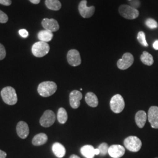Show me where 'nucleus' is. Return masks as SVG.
Wrapping results in <instances>:
<instances>
[{
  "label": "nucleus",
  "mask_w": 158,
  "mask_h": 158,
  "mask_svg": "<svg viewBox=\"0 0 158 158\" xmlns=\"http://www.w3.org/2000/svg\"><path fill=\"white\" fill-rule=\"evenodd\" d=\"M95 149L90 145H87L81 147L80 149V152L81 155L85 158H94Z\"/></svg>",
  "instance_id": "18"
},
{
  "label": "nucleus",
  "mask_w": 158,
  "mask_h": 158,
  "mask_svg": "<svg viewBox=\"0 0 158 158\" xmlns=\"http://www.w3.org/2000/svg\"><path fill=\"white\" fill-rule=\"evenodd\" d=\"M19 34L23 37V38H27L28 36V32L26 29H20L19 31Z\"/></svg>",
  "instance_id": "30"
},
{
  "label": "nucleus",
  "mask_w": 158,
  "mask_h": 158,
  "mask_svg": "<svg viewBox=\"0 0 158 158\" xmlns=\"http://www.w3.org/2000/svg\"><path fill=\"white\" fill-rule=\"evenodd\" d=\"M29 1L34 4H38L40 1V0H29Z\"/></svg>",
  "instance_id": "34"
},
{
  "label": "nucleus",
  "mask_w": 158,
  "mask_h": 158,
  "mask_svg": "<svg viewBox=\"0 0 158 158\" xmlns=\"http://www.w3.org/2000/svg\"><path fill=\"white\" fill-rule=\"evenodd\" d=\"M125 152L124 147L120 145H113L109 147L108 154L113 158H119L122 157Z\"/></svg>",
  "instance_id": "13"
},
{
  "label": "nucleus",
  "mask_w": 158,
  "mask_h": 158,
  "mask_svg": "<svg viewBox=\"0 0 158 158\" xmlns=\"http://www.w3.org/2000/svg\"><path fill=\"white\" fill-rule=\"evenodd\" d=\"M50 50V46L47 42L40 41L35 43L32 47V52L34 56L42 57L46 55Z\"/></svg>",
  "instance_id": "3"
},
{
  "label": "nucleus",
  "mask_w": 158,
  "mask_h": 158,
  "mask_svg": "<svg viewBox=\"0 0 158 158\" xmlns=\"http://www.w3.org/2000/svg\"><path fill=\"white\" fill-rule=\"evenodd\" d=\"M124 107L125 102L123 97L118 94L113 96L110 101V108L113 112L116 114L121 113Z\"/></svg>",
  "instance_id": "6"
},
{
  "label": "nucleus",
  "mask_w": 158,
  "mask_h": 158,
  "mask_svg": "<svg viewBox=\"0 0 158 158\" xmlns=\"http://www.w3.org/2000/svg\"><path fill=\"white\" fill-rule=\"evenodd\" d=\"M11 3V0H0V4L4 6H10Z\"/></svg>",
  "instance_id": "31"
},
{
  "label": "nucleus",
  "mask_w": 158,
  "mask_h": 158,
  "mask_svg": "<svg viewBox=\"0 0 158 158\" xmlns=\"http://www.w3.org/2000/svg\"><path fill=\"white\" fill-rule=\"evenodd\" d=\"M70 158H80L79 156H78L77 155H72L70 156Z\"/></svg>",
  "instance_id": "36"
},
{
  "label": "nucleus",
  "mask_w": 158,
  "mask_h": 158,
  "mask_svg": "<svg viewBox=\"0 0 158 158\" xmlns=\"http://www.w3.org/2000/svg\"><path fill=\"white\" fill-rule=\"evenodd\" d=\"M48 141V136L44 133H40L34 136L32 139V144L35 146H40Z\"/></svg>",
  "instance_id": "20"
},
{
  "label": "nucleus",
  "mask_w": 158,
  "mask_h": 158,
  "mask_svg": "<svg viewBox=\"0 0 158 158\" xmlns=\"http://www.w3.org/2000/svg\"><path fill=\"white\" fill-rule=\"evenodd\" d=\"M3 101L8 105H15L18 101L15 90L12 87H6L1 92Z\"/></svg>",
  "instance_id": "2"
},
{
  "label": "nucleus",
  "mask_w": 158,
  "mask_h": 158,
  "mask_svg": "<svg viewBox=\"0 0 158 158\" xmlns=\"http://www.w3.org/2000/svg\"><path fill=\"white\" fill-rule=\"evenodd\" d=\"M6 56V51L4 46L0 44V60L4 59Z\"/></svg>",
  "instance_id": "29"
},
{
  "label": "nucleus",
  "mask_w": 158,
  "mask_h": 158,
  "mask_svg": "<svg viewBox=\"0 0 158 158\" xmlns=\"http://www.w3.org/2000/svg\"><path fill=\"white\" fill-rule=\"evenodd\" d=\"M83 97L82 94L78 90L72 91L69 96L70 106L74 109H77L80 105V100Z\"/></svg>",
  "instance_id": "14"
},
{
  "label": "nucleus",
  "mask_w": 158,
  "mask_h": 158,
  "mask_svg": "<svg viewBox=\"0 0 158 158\" xmlns=\"http://www.w3.org/2000/svg\"><path fill=\"white\" fill-rule=\"evenodd\" d=\"M153 47L155 50H158V40L155 41V42L153 44Z\"/></svg>",
  "instance_id": "33"
},
{
  "label": "nucleus",
  "mask_w": 158,
  "mask_h": 158,
  "mask_svg": "<svg viewBox=\"0 0 158 158\" xmlns=\"http://www.w3.org/2000/svg\"><path fill=\"white\" fill-rule=\"evenodd\" d=\"M158 158V157H156V158Z\"/></svg>",
  "instance_id": "37"
},
{
  "label": "nucleus",
  "mask_w": 158,
  "mask_h": 158,
  "mask_svg": "<svg viewBox=\"0 0 158 158\" xmlns=\"http://www.w3.org/2000/svg\"><path fill=\"white\" fill-rule=\"evenodd\" d=\"M141 60L142 62L144 64L147 66H151L153 63V58L152 55L147 52L146 51H144L143 53L141 56Z\"/></svg>",
  "instance_id": "23"
},
{
  "label": "nucleus",
  "mask_w": 158,
  "mask_h": 158,
  "mask_svg": "<svg viewBox=\"0 0 158 158\" xmlns=\"http://www.w3.org/2000/svg\"><path fill=\"white\" fill-rule=\"evenodd\" d=\"M137 40H138V42L141 44L142 45L145 46V47H147L148 46V44L147 40H146L145 34L143 32L140 31V32H138V36H137Z\"/></svg>",
  "instance_id": "25"
},
{
  "label": "nucleus",
  "mask_w": 158,
  "mask_h": 158,
  "mask_svg": "<svg viewBox=\"0 0 158 158\" xmlns=\"http://www.w3.org/2000/svg\"><path fill=\"white\" fill-rule=\"evenodd\" d=\"M147 118H148V116H147V113H145L144 111L141 110L136 113L135 117V123L139 128H142L145 126L147 121Z\"/></svg>",
  "instance_id": "16"
},
{
  "label": "nucleus",
  "mask_w": 158,
  "mask_h": 158,
  "mask_svg": "<svg viewBox=\"0 0 158 158\" xmlns=\"http://www.w3.org/2000/svg\"><path fill=\"white\" fill-rule=\"evenodd\" d=\"M53 36V34L49 31L47 30H42L40 31L38 34V38L40 40V41L48 42L51 41L52 40Z\"/></svg>",
  "instance_id": "21"
},
{
  "label": "nucleus",
  "mask_w": 158,
  "mask_h": 158,
  "mask_svg": "<svg viewBox=\"0 0 158 158\" xmlns=\"http://www.w3.org/2000/svg\"><path fill=\"white\" fill-rule=\"evenodd\" d=\"M17 132L21 138L25 139L29 133L28 125L24 121L19 122L17 125Z\"/></svg>",
  "instance_id": "15"
},
{
  "label": "nucleus",
  "mask_w": 158,
  "mask_h": 158,
  "mask_svg": "<svg viewBox=\"0 0 158 158\" xmlns=\"http://www.w3.org/2000/svg\"><path fill=\"white\" fill-rule=\"evenodd\" d=\"M56 116L53 111L46 110L40 119V124L44 127H49L54 124Z\"/></svg>",
  "instance_id": "7"
},
{
  "label": "nucleus",
  "mask_w": 158,
  "mask_h": 158,
  "mask_svg": "<svg viewBox=\"0 0 158 158\" xmlns=\"http://www.w3.org/2000/svg\"><path fill=\"white\" fill-rule=\"evenodd\" d=\"M57 85L53 81H44L41 83L38 87V92L44 97L52 96L57 90Z\"/></svg>",
  "instance_id": "1"
},
{
  "label": "nucleus",
  "mask_w": 158,
  "mask_h": 158,
  "mask_svg": "<svg viewBox=\"0 0 158 158\" xmlns=\"http://www.w3.org/2000/svg\"><path fill=\"white\" fill-rule=\"evenodd\" d=\"M6 153L4 151L0 150V158H6Z\"/></svg>",
  "instance_id": "32"
},
{
  "label": "nucleus",
  "mask_w": 158,
  "mask_h": 158,
  "mask_svg": "<svg viewBox=\"0 0 158 158\" xmlns=\"http://www.w3.org/2000/svg\"><path fill=\"white\" fill-rule=\"evenodd\" d=\"M86 103L91 107H96L98 104V100L96 94L92 92H89L85 97Z\"/></svg>",
  "instance_id": "19"
},
{
  "label": "nucleus",
  "mask_w": 158,
  "mask_h": 158,
  "mask_svg": "<svg viewBox=\"0 0 158 158\" xmlns=\"http://www.w3.org/2000/svg\"><path fill=\"white\" fill-rule=\"evenodd\" d=\"M45 5L48 9L53 11H59L62 7L59 0H46Z\"/></svg>",
  "instance_id": "22"
},
{
  "label": "nucleus",
  "mask_w": 158,
  "mask_h": 158,
  "mask_svg": "<svg viewBox=\"0 0 158 158\" xmlns=\"http://www.w3.org/2000/svg\"><path fill=\"white\" fill-rule=\"evenodd\" d=\"M147 116L151 127L158 129V107L152 106L149 108Z\"/></svg>",
  "instance_id": "10"
},
{
  "label": "nucleus",
  "mask_w": 158,
  "mask_h": 158,
  "mask_svg": "<svg viewBox=\"0 0 158 158\" xmlns=\"http://www.w3.org/2000/svg\"><path fill=\"white\" fill-rule=\"evenodd\" d=\"M119 12L122 17L128 19H134L139 16V12L134 7L122 5L119 7Z\"/></svg>",
  "instance_id": "5"
},
{
  "label": "nucleus",
  "mask_w": 158,
  "mask_h": 158,
  "mask_svg": "<svg viewBox=\"0 0 158 158\" xmlns=\"http://www.w3.org/2000/svg\"><path fill=\"white\" fill-rule=\"evenodd\" d=\"M124 144L125 148L131 152H137L141 149V141L135 136H130L125 138Z\"/></svg>",
  "instance_id": "4"
},
{
  "label": "nucleus",
  "mask_w": 158,
  "mask_h": 158,
  "mask_svg": "<svg viewBox=\"0 0 158 158\" xmlns=\"http://www.w3.org/2000/svg\"><path fill=\"white\" fill-rule=\"evenodd\" d=\"M52 151L55 155L59 158H63L66 154L65 148L59 142H56L53 145Z\"/></svg>",
  "instance_id": "17"
},
{
  "label": "nucleus",
  "mask_w": 158,
  "mask_h": 158,
  "mask_svg": "<svg viewBox=\"0 0 158 158\" xmlns=\"http://www.w3.org/2000/svg\"><path fill=\"white\" fill-rule=\"evenodd\" d=\"M129 1H131V0H129Z\"/></svg>",
  "instance_id": "38"
},
{
  "label": "nucleus",
  "mask_w": 158,
  "mask_h": 158,
  "mask_svg": "<svg viewBox=\"0 0 158 158\" xmlns=\"http://www.w3.org/2000/svg\"><path fill=\"white\" fill-rule=\"evenodd\" d=\"M146 25L148 28L155 29L158 28V24L157 22L152 18H148L146 21Z\"/></svg>",
  "instance_id": "27"
},
{
  "label": "nucleus",
  "mask_w": 158,
  "mask_h": 158,
  "mask_svg": "<svg viewBox=\"0 0 158 158\" xmlns=\"http://www.w3.org/2000/svg\"><path fill=\"white\" fill-rule=\"evenodd\" d=\"M42 25L45 30L52 32H56L59 29V25L57 21L53 18H44L42 21Z\"/></svg>",
  "instance_id": "12"
},
{
  "label": "nucleus",
  "mask_w": 158,
  "mask_h": 158,
  "mask_svg": "<svg viewBox=\"0 0 158 158\" xmlns=\"http://www.w3.org/2000/svg\"><path fill=\"white\" fill-rule=\"evenodd\" d=\"M98 149L100 151V154L102 156H105L108 153L109 147H108V145L107 143L103 142L98 146Z\"/></svg>",
  "instance_id": "26"
},
{
  "label": "nucleus",
  "mask_w": 158,
  "mask_h": 158,
  "mask_svg": "<svg viewBox=\"0 0 158 158\" xmlns=\"http://www.w3.org/2000/svg\"><path fill=\"white\" fill-rule=\"evenodd\" d=\"M57 118L60 124H64L68 120V113L64 108H60L57 112Z\"/></svg>",
  "instance_id": "24"
},
{
  "label": "nucleus",
  "mask_w": 158,
  "mask_h": 158,
  "mask_svg": "<svg viewBox=\"0 0 158 158\" xmlns=\"http://www.w3.org/2000/svg\"><path fill=\"white\" fill-rule=\"evenodd\" d=\"M94 153H95V155H99V154H100V151H99V149H98V148L95 149V150H94Z\"/></svg>",
  "instance_id": "35"
},
{
  "label": "nucleus",
  "mask_w": 158,
  "mask_h": 158,
  "mask_svg": "<svg viewBox=\"0 0 158 158\" xmlns=\"http://www.w3.org/2000/svg\"><path fill=\"white\" fill-rule=\"evenodd\" d=\"M79 11L81 16L85 18L92 17L95 12V7L94 6H87V1L82 0L79 5Z\"/></svg>",
  "instance_id": "9"
},
{
  "label": "nucleus",
  "mask_w": 158,
  "mask_h": 158,
  "mask_svg": "<svg viewBox=\"0 0 158 158\" xmlns=\"http://www.w3.org/2000/svg\"><path fill=\"white\" fill-rule=\"evenodd\" d=\"M67 59L69 64L74 67L79 66L81 63V59L79 51L76 49H72L68 52Z\"/></svg>",
  "instance_id": "11"
},
{
  "label": "nucleus",
  "mask_w": 158,
  "mask_h": 158,
  "mask_svg": "<svg viewBox=\"0 0 158 158\" xmlns=\"http://www.w3.org/2000/svg\"><path fill=\"white\" fill-rule=\"evenodd\" d=\"M134 61L133 55L130 53H125L117 62V66L121 70H126L131 67Z\"/></svg>",
  "instance_id": "8"
},
{
  "label": "nucleus",
  "mask_w": 158,
  "mask_h": 158,
  "mask_svg": "<svg viewBox=\"0 0 158 158\" xmlns=\"http://www.w3.org/2000/svg\"><path fill=\"white\" fill-rule=\"evenodd\" d=\"M8 21V17L6 13L0 10V23H5Z\"/></svg>",
  "instance_id": "28"
}]
</instances>
